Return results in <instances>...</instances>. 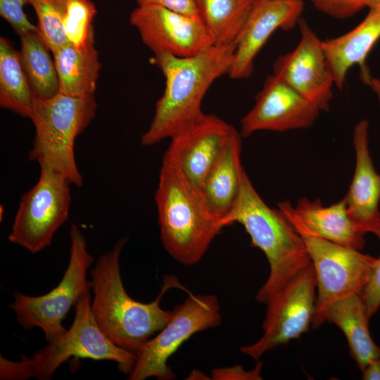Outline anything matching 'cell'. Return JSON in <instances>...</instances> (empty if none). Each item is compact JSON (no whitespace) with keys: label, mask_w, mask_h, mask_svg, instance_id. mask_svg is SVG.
Wrapping results in <instances>:
<instances>
[{"label":"cell","mask_w":380,"mask_h":380,"mask_svg":"<svg viewBox=\"0 0 380 380\" xmlns=\"http://www.w3.org/2000/svg\"><path fill=\"white\" fill-rule=\"evenodd\" d=\"M298 25L300 39L291 52L279 56L273 65L279 76L319 111H328L334 82L327 63L322 41L303 18Z\"/></svg>","instance_id":"13"},{"label":"cell","mask_w":380,"mask_h":380,"mask_svg":"<svg viewBox=\"0 0 380 380\" xmlns=\"http://www.w3.org/2000/svg\"><path fill=\"white\" fill-rule=\"evenodd\" d=\"M96 12L91 0H67L63 29L69 43L78 47L94 43L93 21Z\"/></svg>","instance_id":"27"},{"label":"cell","mask_w":380,"mask_h":380,"mask_svg":"<svg viewBox=\"0 0 380 380\" xmlns=\"http://www.w3.org/2000/svg\"><path fill=\"white\" fill-rule=\"evenodd\" d=\"M319 11L337 19L350 18L366 6L365 0H310Z\"/></svg>","instance_id":"30"},{"label":"cell","mask_w":380,"mask_h":380,"mask_svg":"<svg viewBox=\"0 0 380 380\" xmlns=\"http://www.w3.org/2000/svg\"><path fill=\"white\" fill-rule=\"evenodd\" d=\"M369 122L362 120L355 126L353 147L355 168L344 197L349 215L365 232L369 225L380 220V174L374 169L368 146Z\"/></svg>","instance_id":"19"},{"label":"cell","mask_w":380,"mask_h":380,"mask_svg":"<svg viewBox=\"0 0 380 380\" xmlns=\"http://www.w3.org/2000/svg\"><path fill=\"white\" fill-rule=\"evenodd\" d=\"M70 182L40 167L37 182L21 198L9 241L32 253L49 247L56 231L67 220L71 203Z\"/></svg>","instance_id":"9"},{"label":"cell","mask_w":380,"mask_h":380,"mask_svg":"<svg viewBox=\"0 0 380 380\" xmlns=\"http://www.w3.org/2000/svg\"><path fill=\"white\" fill-rule=\"evenodd\" d=\"M53 54L59 92L78 97L94 96L102 66L94 43L78 47L68 42Z\"/></svg>","instance_id":"22"},{"label":"cell","mask_w":380,"mask_h":380,"mask_svg":"<svg viewBox=\"0 0 380 380\" xmlns=\"http://www.w3.org/2000/svg\"><path fill=\"white\" fill-rule=\"evenodd\" d=\"M36 97L23 68L20 51L6 37H0V106L32 119Z\"/></svg>","instance_id":"23"},{"label":"cell","mask_w":380,"mask_h":380,"mask_svg":"<svg viewBox=\"0 0 380 380\" xmlns=\"http://www.w3.org/2000/svg\"><path fill=\"white\" fill-rule=\"evenodd\" d=\"M234 129L217 115L203 113L170 139L163 160L177 167L201 191L206 176Z\"/></svg>","instance_id":"15"},{"label":"cell","mask_w":380,"mask_h":380,"mask_svg":"<svg viewBox=\"0 0 380 380\" xmlns=\"http://www.w3.org/2000/svg\"><path fill=\"white\" fill-rule=\"evenodd\" d=\"M215 45L236 44L255 0H194Z\"/></svg>","instance_id":"24"},{"label":"cell","mask_w":380,"mask_h":380,"mask_svg":"<svg viewBox=\"0 0 380 380\" xmlns=\"http://www.w3.org/2000/svg\"><path fill=\"white\" fill-rule=\"evenodd\" d=\"M90 292L75 305L70 328L63 334L48 342L31 357L21 356L20 361L0 357V379L24 380L51 379L57 369L71 357L109 360L118 363L121 372L129 374L137 355L113 343L99 327L91 310Z\"/></svg>","instance_id":"5"},{"label":"cell","mask_w":380,"mask_h":380,"mask_svg":"<svg viewBox=\"0 0 380 380\" xmlns=\"http://www.w3.org/2000/svg\"><path fill=\"white\" fill-rule=\"evenodd\" d=\"M69 233V261L58 284L38 296L15 292L14 300L10 305L20 325L25 329L40 328L48 342L67 331L62 324L63 319L91 289L87 270L94 258L87 249V240L80 229L72 224Z\"/></svg>","instance_id":"7"},{"label":"cell","mask_w":380,"mask_h":380,"mask_svg":"<svg viewBox=\"0 0 380 380\" xmlns=\"http://www.w3.org/2000/svg\"><path fill=\"white\" fill-rule=\"evenodd\" d=\"M155 203L165 249L184 265L198 262L224 227L201 191L177 167L162 160Z\"/></svg>","instance_id":"4"},{"label":"cell","mask_w":380,"mask_h":380,"mask_svg":"<svg viewBox=\"0 0 380 380\" xmlns=\"http://www.w3.org/2000/svg\"><path fill=\"white\" fill-rule=\"evenodd\" d=\"M238 222L251 239V246L260 248L270 265V274L256 295L267 303L302 270L310 263L301 236L279 209L270 208L254 188L243 171L239 196L224 227Z\"/></svg>","instance_id":"3"},{"label":"cell","mask_w":380,"mask_h":380,"mask_svg":"<svg viewBox=\"0 0 380 380\" xmlns=\"http://www.w3.org/2000/svg\"><path fill=\"white\" fill-rule=\"evenodd\" d=\"M369 320L361 295L358 293L331 303L323 311L319 320L320 326L328 321L342 331L351 356L361 371L371 360L380 357V346L370 335Z\"/></svg>","instance_id":"21"},{"label":"cell","mask_w":380,"mask_h":380,"mask_svg":"<svg viewBox=\"0 0 380 380\" xmlns=\"http://www.w3.org/2000/svg\"><path fill=\"white\" fill-rule=\"evenodd\" d=\"M362 373L364 380H380V357L371 360Z\"/></svg>","instance_id":"33"},{"label":"cell","mask_w":380,"mask_h":380,"mask_svg":"<svg viewBox=\"0 0 380 380\" xmlns=\"http://www.w3.org/2000/svg\"><path fill=\"white\" fill-rule=\"evenodd\" d=\"M129 23L154 53L191 57L214 45L212 34L200 18L160 6H137Z\"/></svg>","instance_id":"12"},{"label":"cell","mask_w":380,"mask_h":380,"mask_svg":"<svg viewBox=\"0 0 380 380\" xmlns=\"http://www.w3.org/2000/svg\"><path fill=\"white\" fill-rule=\"evenodd\" d=\"M37 18V33L53 53L68 42L63 29L67 0H28Z\"/></svg>","instance_id":"26"},{"label":"cell","mask_w":380,"mask_h":380,"mask_svg":"<svg viewBox=\"0 0 380 380\" xmlns=\"http://www.w3.org/2000/svg\"><path fill=\"white\" fill-rule=\"evenodd\" d=\"M20 58L37 99H46L59 93V81L54 61L37 32L20 37Z\"/></svg>","instance_id":"25"},{"label":"cell","mask_w":380,"mask_h":380,"mask_svg":"<svg viewBox=\"0 0 380 380\" xmlns=\"http://www.w3.org/2000/svg\"><path fill=\"white\" fill-rule=\"evenodd\" d=\"M319 112L293 87L273 74L266 78L254 106L242 118L239 132L246 138L261 130L306 129L315 123Z\"/></svg>","instance_id":"14"},{"label":"cell","mask_w":380,"mask_h":380,"mask_svg":"<svg viewBox=\"0 0 380 380\" xmlns=\"http://www.w3.org/2000/svg\"><path fill=\"white\" fill-rule=\"evenodd\" d=\"M367 233L375 234L380 241V220L369 225ZM360 295L367 316L370 319L380 308V256L377 258L369 281Z\"/></svg>","instance_id":"28"},{"label":"cell","mask_w":380,"mask_h":380,"mask_svg":"<svg viewBox=\"0 0 380 380\" xmlns=\"http://www.w3.org/2000/svg\"><path fill=\"white\" fill-rule=\"evenodd\" d=\"M366 6L369 8H380V0H365Z\"/></svg>","instance_id":"36"},{"label":"cell","mask_w":380,"mask_h":380,"mask_svg":"<svg viewBox=\"0 0 380 380\" xmlns=\"http://www.w3.org/2000/svg\"><path fill=\"white\" fill-rule=\"evenodd\" d=\"M28 0H0V15L12 27L20 37L37 32V26L32 24L23 11Z\"/></svg>","instance_id":"29"},{"label":"cell","mask_w":380,"mask_h":380,"mask_svg":"<svg viewBox=\"0 0 380 380\" xmlns=\"http://www.w3.org/2000/svg\"><path fill=\"white\" fill-rule=\"evenodd\" d=\"M303 8L302 0H255L236 42L229 76L234 80L250 77L256 56L272 34L279 28H293Z\"/></svg>","instance_id":"16"},{"label":"cell","mask_w":380,"mask_h":380,"mask_svg":"<svg viewBox=\"0 0 380 380\" xmlns=\"http://www.w3.org/2000/svg\"><path fill=\"white\" fill-rule=\"evenodd\" d=\"M378 98L380 106V79L372 77L367 83Z\"/></svg>","instance_id":"34"},{"label":"cell","mask_w":380,"mask_h":380,"mask_svg":"<svg viewBox=\"0 0 380 380\" xmlns=\"http://www.w3.org/2000/svg\"><path fill=\"white\" fill-rule=\"evenodd\" d=\"M278 209L298 233H306L360 251L365 246L366 233L349 215L345 198L324 206L319 198L310 201L303 197L295 206L289 201L280 202Z\"/></svg>","instance_id":"17"},{"label":"cell","mask_w":380,"mask_h":380,"mask_svg":"<svg viewBox=\"0 0 380 380\" xmlns=\"http://www.w3.org/2000/svg\"><path fill=\"white\" fill-rule=\"evenodd\" d=\"M299 234L315 273L316 310L312 325L319 327L321 315L329 305L350 294H361L377 258L320 237Z\"/></svg>","instance_id":"10"},{"label":"cell","mask_w":380,"mask_h":380,"mask_svg":"<svg viewBox=\"0 0 380 380\" xmlns=\"http://www.w3.org/2000/svg\"><path fill=\"white\" fill-rule=\"evenodd\" d=\"M235 49L236 44H214L191 57L154 53L153 62L163 72L165 87L151 124L141 137L144 146L171 139L203 113V97L214 81L228 74Z\"/></svg>","instance_id":"1"},{"label":"cell","mask_w":380,"mask_h":380,"mask_svg":"<svg viewBox=\"0 0 380 380\" xmlns=\"http://www.w3.org/2000/svg\"><path fill=\"white\" fill-rule=\"evenodd\" d=\"M241 146L242 136L235 128L201 189L202 196L222 225L237 199L245 170L241 165Z\"/></svg>","instance_id":"20"},{"label":"cell","mask_w":380,"mask_h":380,"mask_svg":"<svg viewBox=\"0 0 380 380\" xmlns=\"http://www.w3.org/2000/svg\"><path fill=\"white\" fill-rule=\"evenodd\" d=\"M127 241L119 239L103 253L91 270L94 297L91 310L99 327L116 346L137 353L155 333L170 320L172 311L160 306L163 295L172 288L187 291L175 276H165L158 297L144 303L131 298L125 289L120 267L122 250Z\"/></svg>","instance_id":"2"},{"label":"cell","mask_w":380,"mask_h":380,"mask_svg":"<svg viewBox=\"0 0 380 380\" xmlns=\"http://www.w3.org/2000/svg\"><path fill=\"white\" fill-rule=\"evenodd\" d=\"M96 108L94 96L78 97L59 92L50 99H36L31 119L35 135L29 159L62 175L71 184L82 186L75 141L94 119Z\"/></svg>","instance_id":"6"},{"label":"cell","mask_w":380,"mask_h":380,"mask_svg":"<svg viewBox=\"0 0 380 380\" xmlns=\"http://www.w3.org/2000/svg\"><path fill=\"white\" fill-rule=\"evenodd\" d=\"M188 377L187 379H211L210 378H207L202 372L198 370L192 371Z\"/></svg>","instance_id":"35"},{"label":"cell","mask_w":380,"mask_h":380,"mask_svg":"<svg viewBox=\"0 0 380 380\" xmlns=\"http://www.w3.org/2000/svg\"><path fill=\"white\" fill-rule=\"evenodd\" d=\"M220 323V306L215 295L189 293L184 303L172 310L168 323L137 351L128 379H174L175 375L167 365L170 357L193 334Z\"/></svg>","instance_id":"8"},{"label":"cell","mask_w":380,"mask_h":380,"mask_svg":"<svg viewBox=\"0 0 380 380\" xmlns=\"http://www.w3.org/2000/svg\"><path fill=\"white\" fill-rule=\"evenodd\" d=\"M379 39L380 8H372L363 20L350 31L322 41L327 66L338 89L343 88L347 72L355 65L360 67V77L367 84L372 76L366 65V59Z\"/></svg>","instance_id":"18"},{"label":"cell","mask_w":380,"mask_h":380,"mask_svg":"<svg viewBox=\"0 0 380 380\" xmlns=\"http://www.w3.org/2000/svg\"><path fill=\"white\" fill-rule=\"evenodd\" d=\"M138 6L157 5L189 16L200 18L194 0H136Z\"/></svg>","instance_id":"32"},{"label":"cell","mask_w":380,"mask_h":380,"mask_svg":"<svg viewBox=\"0 0 380 380\" xmlns=\"http://www.w3.org/2000/svg\"><path fill=\"white\" fill-rule=\"evenodd\" d=\"M262 362H258L253 369L246 371L242 366L217 368L212 371V379L215 380H260L262 379Z\"/></svg>","instance_id":"31"},{"label":"cell","mask_w":380,"mask_h":380,"mask_svg":"<svg viewBox=\"0 0 380 380\" xmlns=\"http://www.w3.org/2000/svg\"><path fill=\"white\" fill-rule=\"evenodd\" d=\"M316 289L315 273L310 263L266 303L263 335L240 350L258 360L267 351L308 331L315 314Z\"/></svg>","instance_id":"11"}]
</instances>
